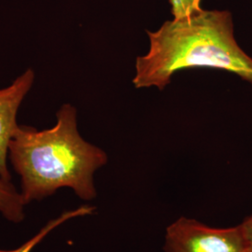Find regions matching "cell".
<instances>
[{
    "label": "cell",
    "mask_w": 252,
    "mask_h": 252,
    "mask_svg": "<svg viewBox=\"0 0 252 252\" xmlns=\"http://www.w3.org/2000/svg\"><path fill=\"white\" fill-rule=\"evenodd\" d=\"M148 35L149 52L135 61V88L162 90L175 73L192 67L234 73L252 84V58L238 45L228 10L203 9L187 18L166 21Z\"/></svg>",
    "instance_id": "7a4b0ae2"
},
{
    "label": "cell",
    "mask_w": 252,
    "mask_h": 252,
    "mask_svg": "<svg viewBox=\"0 0 252 252\" xmlns=\"http://www.w3.org/2000/svg\"><path fill=\"white\" fill-rule=\"evenodd\" d=\"M163 249L164 252H252L240 224L217 228L187 217L167 226Z\"/></svg>",
    "instance_id": "3957f363"
},
{
    "label": "cell",
    "mask_w": 252,
    "mask_h": 252,
    "mask_svg": "<svg viewBox=\"0 0 252 252\" xmlns=\"http://www.w3.org/2000/svg\"><path fill=\"white\" fill-rule=\"evenodd\" d=\"M56 119L50 129L19 126L9 142V160L20 177L26 206L62 188L72 189L84 201L97 195L94 176L108 162L107 153L82 138L71 105H63Z\"/></svg>",
    "instance_id": "6da1fadb"
},
{
    "label": "cell",
    "mask_w": 252,
    "mask_h": 252,
    "mask_svg": "<svg viewBox=\"0 0 252 252\" xmlns=\"http://www.w3.org/2000/svg\"><path fill=\"white\" fill-rule=\"evenodd\" d=\"M203 0H169L171 13L175 20L187 18L202 11Z\"/></svg>",
    "instance_id": "52a82bcc"
},
{
    "label": "cell",
    "mask_w": 252,
    "mask_h": 252,
    "mask_svg": "<svg viewBox=\"0 0 252 252\" xmlns=\"http://www.w3.org/2000/svg\"><path fill=\"white\" fill-rule=\"evenodd\" d=\"M240 226L243 230L244 234L250 244L252 250V214L247 217L243 221L240 223Z\"/></svg>",
    "instance_id": "ba28073f"
},
{
    "label": "cell",
    "mask_w": 252,
    "mask_h": 252,
    "mask_svg": "<svg viewBox=\"0 0 252 252\" xmlns=\"http://www.w3.org/2000/svg\"><path fill=\"white\" fill-rule=\"evenodd\" d=\"M25 203L20 191L8 180L0 179V213L10 222L25 220Z\"/></svg>",
    "instance_id": "8992f818"
},
{
    "label": "cell",
    "mask_w": 252,
    "mask_h": 252,
    "mask_svg": "<svg viewBox=\"0 0 252 252\" xmlns=\"http://www.w3.org/2000/svg\"><path fill=\"white\" fill-rule=\"evenodd\" d=\"M94 211H95V207L89 206V205L81 206V207H78L76 209H72V210H67V211L62 213L60 216L50 220L42 229L39 230V232L36 235H34L29 240H27L26 243L21 245L17 249L11 250V251L0 250V252H31V251L36 247V245L40 243L48 234L52 233L57 227L62 225L64 222L73 220V219H76L79 217L92 215V214H94Z\"/></svg>",
    "instance_id": "5b68a950"
},
{
    "label": "cell",
    "mask_w": 252,
    "mask_h": 252,
    "mask_svg": "<svg viewBox=\"0 0 252 252\" xmlns=\"http://www.w3.org/2000/svg\"><path fill=\"white\" fill-rule=\"evenodd\" d=\"M35 73L27 69L6 88L0 90V179L10 181L8 168L9 142L18 129L17 113L22 102L32 88Z\"/></svg>",
    "instance_id": "277c9868"
}]
</instances>
